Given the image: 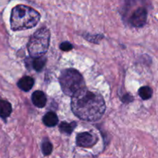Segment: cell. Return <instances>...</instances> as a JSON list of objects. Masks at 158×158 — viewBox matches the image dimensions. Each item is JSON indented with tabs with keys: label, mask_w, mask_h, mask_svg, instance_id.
Returning a JSON list of instances; mask_svg holds the SVG:
<instances>
[{
	"label": "cell",
	"mask_w": 158,
	"mask_h": 158,
	"mask_svg": "<svg viewBox=\"0 0 158 158\" xmlns=\"http://www.w3.org/2000/svg\"><path fill=\"white\" fill-rule=\"evenodd\" d=\"M71 109L80 120L97 121L104 114L106 104L101 95L86 90L85 88L73 97Z\"/></svg>",
	"instance_id": "cell-1"
},
{
	"label": "cell",
	"mask_w": 158,
	"mask_h": 158,
	"mask_svg": "<svg viewBox=\"0 0 158 158\" xmlns=\"http://www.w3.org/2000/svg\"><path fill=\"white\" fill-rule=\"evenodd\" d=\"M40 14L32 8L18 5L12 9L10 17L11 29L13 31L30 29L38 24Z\"/></svg>",
	"instance_id": "cell-2"
},
{
	"label": "cell",
	"mask_w": 158,
	"mask_h": 158,
	"mask_svg": "<svg viewBox=\"0 0 158 158\" xmlns=\"http://www.w3.org/2000/svg\"><path fill=\"white\" fill-rule=\"evenodd\" d=\"M60 83L63 93L70 97H73L86 88L83 76L74 69H66L62 71L60 76Z\"/></svg>",
	"instance_id": "cell-3"
},
{
	"label": "cell",
	"mask_w": 158,
	"mask_h": 158,
	"mask_svg": "<svg viewBox=\"0 0 158 158\" xmlns=\"http://www.w3.org/2000/svg\"><path fill=\"white\" fill-rule=\"evenodd\" d=\"M50 32L47 28L38 29L29 40L27 48L32 58L42 56L47 52L49 46Z\"/></svg>",
	"instance_id": "cell-4"
},
{
	"label": "cell",
	"mask_w": 158,
	"mask_h": 158,
	"mask_svg": "<svg viewBox=\"0 0 158 158\" xmlns=\"http://www.w3.org/2000/svg\"><path fill=\"white\" fill-rule=\"evenodd\" d=\"M98 138L89 132H83L77 134L76 138V143L80 148H92L97 143Z\"/></svg>",
	"instance_id": "cell-5"
},
{
	"label": "cell",
	"mask_w": 158,
	"mask_h": 158,
	"mask_svg": "<svg viewBox=\"0 0 158 158\" xmlns=\"http://www.w3.org/2000/svg\"><path fill=\"white\" fill-rule=\"evenodd\" d=\"M148 18V12L144 8H139L133 13L130 19L131 24L136 27H142L144 26Z\"/></svg>",
	"instance_id": "cell-6"
},
{
	"label": "cell",
	"mask_w": 158,
	"mask_h": 158,
	"mask_svg": "<svg viewBox=\"0 0 158 158\" xmlns=\"http://www.w3.org/2000/svg\"><path fill=\"white\" fill-rule=\"evenodd\" d=\"M32 103L39 108H43L46 106V97L44 93L40 90L35 91L32 95Z\"/></svg>",
	"instance_id": "cell-7"
},
{
	"label": "cell",
	"mask_w": 158,
	"mask_h": 158,
	"mask_svg": "<svg viewBox=\"0 0 158 158\" xmlns=\"http://www.w3.org/2000/svg\"><path fill=\"white\" fill-rule=\"evenodd\" d=\"M18 87L25 92H28L32 88L34 85V80L30 77H24L19 80Z\"/></svg>",
	"instance_id": "cell-8"
},
{
	"label": "cell",
	"mask_w": 158,
	"mask_h": 158,
	"mask_svg": "<svg viewBox=\"0 0 158 158\" xmlns=\"http://www.w3.org/2000/svg\"><path fill=\"white\" fill-rule=\"evenodd\" d=\"M12 113V105L5 100H0V117L6 120Z\"/></svg>",
	"instance_id": "cell-9"
},
{
	"label": "cell",
	"mask_w": 158,
	"mask_h": 158,
	"mask_svg": "<svg viewBox=\"0 0 158 158\" xmlns=\"http://www.w3.org/2000/svg\"><path fill=\"white\" fill-rule=\"evenodd\" d=\"M43 121L46 126L52 127L58 123V117L55 113L49 112L45 114L43 118Z\"/></svg>",
	"instance_id": "cell-10"
},
{
	"label": "cell",
	"mask_w": 158,
	"mask_h": 158,
	"mask_svg": "<svg viewBox=\"0 0 158 158\" xmlns=\"http://www.w3.org/2000/svg\"><path fill=\"white\" fill-rule=\"evenodd\" d=\"M46 63V58L43 56H42L36 57V58L34 59V60L32 63V67H33V69H35V70L40 72V71H41L42 69H43Z\"/></svg>",
	"instance_id": "cell-11"
},
{
	"label": "cell",
	"mask_w": 158,
	"mask_h": 158,
	"mask_svg": "<svg viewBox=\"0 0 158 158\" xmlns=\"http://www.w3.org/2000/svg\"><path fill=\"white\" fill-rule=\"evenodd\" d=\"M77 126V123H67L63 122L60 124V132H62L63 134H66L69 135V134H72V132L73 131L74 128Z\"/></svg>",
	"instance_id": "cell-12"
},
{
	"label": "cell",
	"mask_w": 158,
	"mask_h": 158,
	"mask_svg": "<svg viewBox=\"0 0 158 158\" xmlns=\"http://www.w3.org/2000/svg\"><path fill=\"white\" fill-rule=\"evenodd\" d=\"M138 94L139 96L141 97V99L146 100L151 98L153 95V91L152 89L149 86H143V87L140 88Z\"/></svg>",
	"instance_id": "cell-13"
},
{
	"label": "cell",
	"mask_w": 158,
	"mask_h": 158,
	"mask_svg": "<svg viewBox=\"0 0 158 158\" xmlns=\"http://www.w3.org/2000/svg\"><path fill=\"white\" fill-rule=\"evenodd\" d=\"M52 151V144L48 140H43L42 143V152L44 156L50 155Z\"/></svg>",
	"instance_id": "cell-14"
},
{
	"label": "cell",
	"mask_w": 158,
	"mask_h": 158,
	"mask_svg": "<svg viewBox=\"0 0 158 158\" xmlns=\"http://www.w3.org/2000/svg\"><path fill=\"white\" fill-rule=\"evenodd\" d=\"M60 49H62L63 51H69L73 48V46L69 42H63V43L60 44Z\"/></svg>",
	"instance_id": "cell-15"
},
{
	"label": "cell",
	"mask_w": 158,
	"mask_h": 158,
	"mask_svg": "<svg viewBox=\"0 0 158 158\" xmlns=\"http://www.w3.org/2000/svg\"><path fill=\"white\" fill-rule=\"evenodd\" d=\"M122 100H123L124 103H130V102L133 100V97H131V95H129V94H127V95H125L124 97H123Z\"/></svg>",
	"instance_id": "cell-16"
}]
</instances>
